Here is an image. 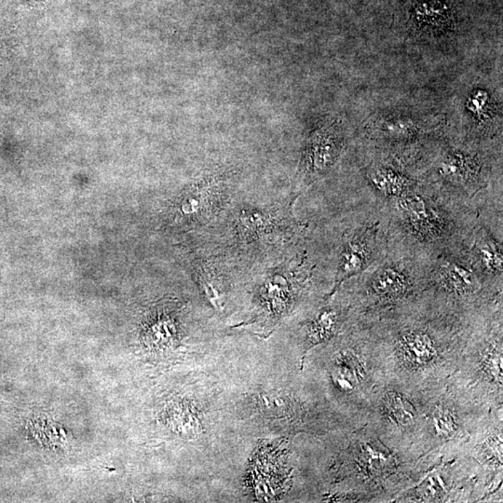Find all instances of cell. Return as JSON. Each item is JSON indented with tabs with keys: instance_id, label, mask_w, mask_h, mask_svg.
Returning a JSON list of instances; mask_svg holds the SVG:
<instances>
[{
	"instance_id": "6da1fadb",
	"label": "cell",
	"mask_w": 503,
	"mask_h": 503,
	"mask_svg": "<svg viewBox=\"0 0 503 503\" xmlns=\"http://www.w3.org/2000/svg\"><path fill=\"white\" fill-rule=\"evenodd\" d=\"M230 184L223 172H205L186 188L178 204L181 219L190 226L204 225L222 208Z\"/></svg>"
},
{
	"instance_id": "7a4b0ae2",
	"label": "cell",
	"mask_w": 503,
	"mask_h": 503,
	"mask_svg": "<svg viewBox=\"0 0 503 503\" xmlns=\"http://www.w3.org/2000/svg\"><path fill=\"white\" fill-rule=\"evenodd\" d=\"M294 299V288L286 271L275 270L262 279L255 293V315L246 326L273 330Z\"/></svg>"
},
{
	"instance_id": "3957f363",
	"label": "cell",
	"mask_w": 503,
	"mask_h": 503,
	"mask_svg": "<svg viewBox=\"0 0 503 503\" xmlns=\"http://www.w3.org/2000/svg\"><path fill=\"white\" fill-rule=\"evenodd\" d=\"M337 130L335 121H327L313 132L303 153V175L315 178L331 169L340 151V139Z\"/></svg>"
},
{
	"instance_id": "277c9868",
	"label": "cell",
	"mask_w": 503,
	"mask_h": 503,
	"mask_svg": "<svg viewBox=\"0 0 503 503\" xmlns=\"http://www.w3.org/2000/svg\"><path fill=\"white\" fill-rule=\"evenodd\" d=\"M281 220L274 210L242 209L233 220L234 237L246 244L273 241L281 230Z\"/></svg>"
},
{
	"instance_id": "5b68a950",
	"label": "cell",
	"mask_w": 503,
	"mask_h": 503,
	"mask_svg": "<svg viewBox=\"0 0 503 503\" xmlns=\"http://www.w3.org/2000/svg\"><path fill=\"white\" fill-rule=\"evenodd\" d=\"M276 457V446H267L258 449L255 465L253 466V480H251L254 491L257 496L262 499H273L277 493L276 489L279 488V482L273 477L275 476L279 482L283 479L278 477L279 468L281 463Z\"/></svg>"
},
{
	"instance_id": "8992f818",
	"label": "cell",
	"mask_w": 503,
	"mask_h": 503,
	"mask_svg": "<svg viewBox=\"0 0 503 503\" xmlns=\"http://www.w3.org/2000/svg\"><path fill=\"white\" fill-rule=\"evenodd\" d=\"M197 278L199 289L214 310L221 313L228 300V284L222 273L208 262H198Z\"/></svg>"
},
{
	"instance_id": "52a82bcc",
	"label": "cell",
	"mask_w": 503,
	"mask_h": 503,
	"mask_svg": "<svg viewBox=\"0 0 503 503\" xmlns=\"http://www.w3.org/2000/svg\"><path fill=\"white\" fill-rule=\"evenodd\" d=\"M399 351L403 360L409 366L420 367L432 363L435 358L436 346L426 333H407L399 342Z\"/></svg>"
},
{
	"instance_id": "ba28073f",
	"label": "cell",
	"mask_w": 503,
	"mask_h": 503,
	"mask_svg": "<svg viewBox=\"0 0 503 503\" xmlns=\"http://www.w3.org/2000/svg\"><path fill=\"white\" fill-rule=\"evenodd\" d=\"M400 208L407 215L410 222L417 233L424 236H433L438 233L440 228L438 218L419 197L408 195L402 197Z\"/></svg>"
},
{
	"instance_id": "9c48e42d",
	"label": "cell",
	"mask_w": 503,
	"mask_h": 503,
	"mask_svg": "<svg viewBox=\"0 0 503 503\" xmlns=\"http://www.w3.org/2000/svg\"><path fill=\"white\" fill-rule=\"evenodd\" d=\"M369 257V250L366 242L361 239H353L346 244L340 255L337 286L345 279L356 275L366 268Z\"/></svg>"
},
{
	"instance_id": "30bf717a",
	"label": "cell",
	"mask_w": 503,
	"mask_h": 503,
	"mask_svg": "<svg viewBox=\"0 0 503 503\" xmlns=\"http://www.w3.org/2000/svg\"><path fill=\"white\" fill-rule=\"evenodd\" d=\"M257 402L261 413L268 419L286 420L292 419L297 413L292 398L276 391L260 393Z\"/></svg>"
},
{
	"instance_id": "8fae6325",
	"label": "cell",
	"mask_w": 503,
	"mask_h": 503,
	"mask_svg": "<svg viewBox=\"0 0 503 503\" xmlns=\"http://www.w3.org/2000/svg\"><path fill=\"white\" fill-rule=\"evenodd\" d=\"M371 180L379 193L390 197L402 198L407 195L411 186L408 178L391 168H379L373 172Z\"/></svg>"
},
{
	"instance_id": "7c38bea8",
	"label": "cell",
	"mask_w": 503,
	"mask_h": 503,
	"mask_svg": "<svg viewBox=\"0 0 503 503\" xmlns=\"http://www.w3.org/2000/svg\"><path fill=\"white\" fill-rule=\"evenodd\" d=\"M339 321V313L332 308H326L317 314L308 326L307 351L328 340L335 334Z\"/></svg>"
},
{
	"instance_id": "4fadbf2b",
	"label": "cell",
	"mask_w": 503,
	"mask_h": 503,
	"mask_svg": "<svg viewBox=\"0 0 503 503\" xmlns=\"http://www.w3.org/2000/svg\"><path fill=\"white\" fill-rule=\"evenodd\" d=\"M362 375V366L357 357L351 353H343L335 361L332 370V379L340 390L350 391L358 384Z\"/></svg>"
},
{
	"instance_id": "5bb4252c",
	"label": "cell",
	"mask_w": 503,
	"mask_h": 503,
	"mask_svg": "<svg viewBox=\"0 0 503 503\" xmlns=\"http://www.w3.org/2000/svg\"><path fill=\"white\" fill-rule=\"evenodd\" d=\"M406 275L398 268L387 267L380 270L372 279V288L377 295H397L407 287Z\"/></svg>"
},
{
	"instance_id": "9a60e30c",
	"label": "cell",
	"mask_w": 503,
	"mask_h": 503,
	"mask_svg": "<svg viewBox=\"0 0 503 503\" xmlns=\"http://www.w3.org/2000/svg\"><path fill=\"white\" fill-rule=\"evenodd\" d=\"M417 23L428 29H438L448 25L449 13L446 5L440 1L426 2L415 10Z\"/></svg>"
},
{
	"instance_id": "2e32d148",
	"label": "cell",
	"mask_w": 503,
	"mask_h": 503,
	"mask_svg": "<svg viewBox=\"0 0 503 503\" xmlns=\"http://www.w3.org/2000/svg\"><path fill=\"white\" fill-rule=\"evenodd\" d=\"M388 416L397 425L408 426L416 419V410L403 395L391 393L386 399Z\"/></svg>"
},
{
	"instance_id": "e0dca14e",
	"label": "cell",
	"mask_w": 503,
	"mask_h": 503,
	"mask_svg": "<svg viewBox=\"0 0 503 503\" xmlns=\"http://www.w3.org/2000/svg\"><path fill=\"white\" fill-rule=\"evenodd\" d=\"M473 169L471 159L462 154L452 153L446 157L441 166L444 175L454 180H464L472 175Z\"/></svg>"
},
{
	"instance_id": "ac0fdd59",
	"label": "cell",
	"mask_w": 503,
	"mask_h": 503,
	"mask_svg": "<svg viewBox=\"0 0 503 503\" xmlns=\"http://www.w3.org/2000/svg\"><path fill=\"white\" fill-rule=\"evenodd\" d=\"M380 129L391 137H407L416 135L419 132L420 126L414 119L396 117L383 121Z\"/></svg>"
},
{
	"instance_id": "d6986e66",
	"label": "cell",
	"mask_w": 503,
	"mask_h": 503,
	"mask_svg": "<svg viewBox=\"0 0 503 503\" xmlns=\"http://www.w3.org/2000/svg\"><path fill=\"white\" fill-rule=\"evenodd\" d=\"M444 277L452 288L460 292L469 291L475 286V278L470 270L457 264L447 266Z\"/></svg>"
},
{
	"instance_id": "ffe728a7",
	"label": "cell",
	"mask_w": 503,
	"mask_h": 503,
	"mask_svg": "<svg viewBox=\"0 0 503 503\" xmlns=\"http://www.w3.org/2000/svg\"><path fill=\"white\" fill-rule=\"evenodd\" d=\"M480 257L484 267L491 271H502V253L494 242L489 241L483 244L480 249Z\"/></svg>"
},
{
	"instance_id": "44dd1931",
	"label": "cell",
	"mask_w": 503,
	"mask_h": 503,
	"mask_svg": "<svg viewBox=\"0 0 503 503\" xmlns=\"http://www.w3.org/2000/svg\"><path fill=\"white\" fill-rule=\"evenodd\" d=\"M433 423L440 435L449 436L456 431L457 423L453 414L446 407H438L433 413Z\"/></svg>"
},
{
	"instance_id": "7402d4cb",
	"label": "cell",
	"mask_w": 503,
	"mask_h": 503,
	"mask_svg": "<svg viewBox=\"0 0 503 503\" xmlns=\"http://www.w3.org/2000/svg\"><path fill=\"white\" fill-rule=\"evenodd\" d=\"M484 371L488 373L492 379L502 382V356L499 351H492L486 356L484 361Z\"/></svg>"
}]
</instances>
